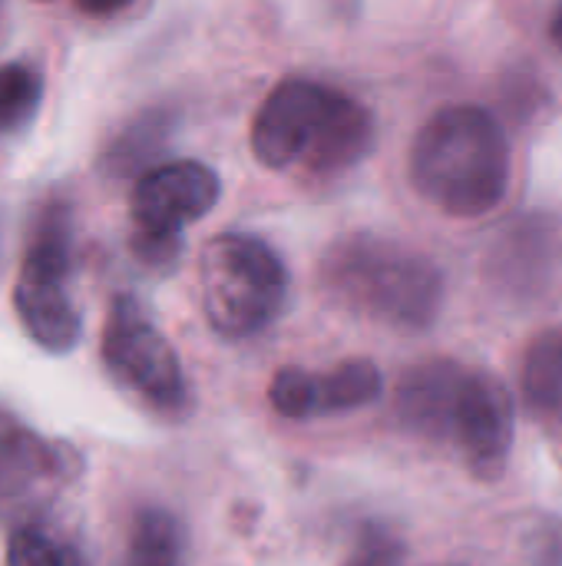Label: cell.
I'll use <instances>...</instances> for the list:
<instances>
[{
    "label": "cell",
    "mask_w": 562,
    "mask_h": 566,
    "mask_svg": "<svg viewBox=\"0 0 562 566\" xmlns=\"http://www.w3.org/2000/svg\"><path fill=\"white\" fill-rule=\"evenodd\" d=\"M318 285L338 308L404 335L434 328L444 308L441 265L374 232H351L331 242L318 262Z\"/></svg>",
    "instance_id": "obj_1"
},
{
    "label": "cell",
    "mask_w": 562,
    "mask_h": 566,
    "mask_svg": "<svg viewBox=\"0 0 562 566\" xmlns=\"http://www.w3.org/2000/svg\"><path fill=\"white\" fill-rule=\"evenodd\" d=\"M374 116L351 93L315 83L282 80L252 119V153L265 169L305 166L311 176L331 179L374 149Z\"/></svg>",
    "instance_id": "obj_2"
},
{
    "label": "cell",
    "mask_w": 562,
    "mask_h": 566,
    "mask_svg": "<svg viewBox=\"0 0 562 566\" xmlns=\"http://www.w3.org/2000/svg\"><path fill=\"white\" fill-rule=\"evenodd\" d=\"M407 176L414 192L444 216L480 219L494 212L510 189L507 133L484 106H444L417 129Z\"/></svg>",
    "instance_id": "obj_3"
},
{
    "label": "cell",
    "mask_w": 562,
    "mask_h": 566,
    "mask_svg": "<svg viewBox=\"0 0 562 566\" xmlns=\"http://www.w3.org/2000/svg\"><path fill=\"white\" fill-rule=\"evenodd\" d=\"M291 275L258 235L222 232L199 252V298L222 338H252L275 325L288 305Z\"/></svg>",
    "instance_id": "obj_4"
},
{
    "label": "cell",
    "mask_w": 562,
    "mask_h": 566,
    "mask_svg": "<svg viewBox=\"0 0 562 566\" xmlns=\"http://www.w3.org/2000/svg\"><path fill=\"white\" fill-rule=\"evenodd\" d=\"M103 361L116 388L149 415L179 421L192 411V391L176 348L132 295H116L106 312Z\"/></svg>",
    "instance_id": "obj_5"
},
{
    "label": "cell",
    "mask_w": 562,
    "mask_h": 566,
    "mask_svg": "<svg viewBox=\"0 0 562 566\" xmlns=\"http://www.w3.org/2000/svg\"><path fill=\"white\" fill-rule=\"evenodd\" d=\"M83 474V458L66 441H46L26 428H0V521L17 527L46 511Z\"/></svg>",
    "instance_id": "obj_6"
},
{
    "label": "cell",
    "mask_w": 562,
    "mask_h": 566,
    "mask_svg": "<svg viewBox=\"0 0 562 566\" xmlns=\"http://www.w3.org/2000/svg\"><path fill=\"white\" fill-rule=\"evenodd\" d=\"M222 199V179L199 159L159 163L132 182L129 219L132 232L182 235L185 226L205 219Z\"/></svg>",
    "instance_id": "obj_7"
},
{
    "label": "cell",
    "mask_w": 562,
    "mask_h": 566,
    "mask_svg": "<svg viewBox=\"0 0 562 566\" xmlns=\"http://www.w3.org/2000/svg\"><path fill=\"white\" fill-rule=\"evenodd\" d=\"M513 431H517V401L510 388L497 375L470 368L447 444L460 451L474 478L500 481L513 451Z\"/></svg>",
    "instance_id": "obj_8"
},
{
    "label": "cell",
    "mask_w": 562,
    "mask_h": 566,
    "mask_svg": "<svg viewBox=\"0 0 562 566\" xmlns=\"http://www.w3.org/2000/svg\"><path fill=\"white\" fill-rule=\"evenodd\" d=\"M384 395V375L368 358L341 361L331 371L311 375L305 368H282L268 385V405L288 421L331 418L374 405Z\"/></svg>",
    "instance_id": "obj_9"
},
{
    "label": "cell",
    "mask_w": 562,
    "mask_h": 566,
    "mask_svg": "<svg viewBox=\"0 0 562 566\" xmlns=\"http://www.w3.org/2000/svg\"><path fill=\"white\" fill-rule=\"evenodd\" d=\"M467 378L470 368L454 358H427L407 368L394 391V415L401 428L424 441L447 444Z\"/></svg>",
    "instance_id": "obj_10"
},
{
    "label": "cell",
    "mask_w": 562,
    "mask_h": 566,
    "mask_svg": "<svg viewBox=\"0 0 562 566\" xmlns=\"http://www.w3.org/2000/svg\"><path fill=\"white\" fill-rule=\"evenodd\" d=\"M13 308L23 332L50 355H66L79 345L83 315L70 298V279L20 269L13 285Z\"/></svg>",
    "instance_id": "obj_11"
},
{
    "label": "cell",
    "mask_w": 562,
    "mask_h": 566,
    "mask_svg": "<svg viewBox=\"0 0 562 566\" xmlns=\"http://www.w3.org/2000/svg\"><path fill=\"white\" fill-rule=\"evenodd\" d=\"M179 129V113L169 106H152L136 113L126 126L113 133V139L99 153V169L109 179H139L152 166H159L166 146Z\"/></svg>",
    "instance_id": "obj_12"
},
{
    "label": "cell",
    "mask_w": 562,
    "mask_h": 566,
    "mask_svg": "<svg viewBox=\"0 0 562 566\" xmlns=\"http://www.w3.org/2000/svg\"><path fill=\"white\" fill-rule=\"evenodd\" d=\"M119 566H189L185 524L169 507H139L126 531Z\"/></svg>",
    "instance_id": "obj_13"
},
{
    "label": "cell",
    "mask_w": 562,
    "mask_h": 566,
    "mask_svg": "<svg viewBox=\"0 0 562 566\" xmlns=\"http://www.w3.org/2000/svg\"><path fill=\"white\" fill-rule=\"evenodd\" d=\"M523 405L540 421H562V325L540 332L520 361Z\"/></svg>",
    "instance_id": "obj_14"
},
{
    "label": "cell",
    "mask_w": 562,
    "mask_h": 566,
    "mask_svg": "<svg viewBox=\"0 0 562 566\" xmlns=\"http://www.w3.org/2000/svg\"><path fill=\"white\" fill-rule=\"evenodd\" d=\"M7 566H93V560L73 537L46 521H33L13 527L7 541Z\"/></svg>",
    "instance_id": "obj_15"
},
{
    "label": "cell",
    "mask_w": 562,
    "mask_h": 566,
    "mask_svg": "<svg viewBox=\"0 0 562 566\" xmlns=\"http://www.w3.org/2000/svg\"><path fill=\"white\" fill-rule=\"evenodd\" d=\"M43 103V73L30 60L0 63V139L23 133Z\"/></svg>",
    "instance_id": "obj_16"
},
{
    "label": "cell",
    "mask_w": 562,
    "mask_h": 566,
    "mask_svg": "<svg viewBox=\"0 0 562 566\" xmlns=\"http://www.w3.org/2000/svg\"><path fill=\"white\" fill-rule=\"evenodd\" d=\"M404 544L381 524H364L344 566H404Z\"/></svg>",
    "instance_id": "obj_17"
},
{
    "label": "cell",
    "mask_w": 562,
    "mask_h": 566,
    "mask_svg": "<svg viewBox=\"0 0 562 566\" xmlns=\"http://www.w3.org/2000/svg\"><path fill=\"white\" fill-rule=\"evenodd\" d=\"M129 249L136 262L156 275H169L179 269L185 255V239L182 235H159V232H129Z\"/></svg>",
    "instance_id": "obj_18"
},
{
    "label": "cell",
    "mask_w": 562,
    "mask_h": 566,
    "mask_svg": "<svg viewBox=\"0 0 562 566\" xmlns=\"http://www.w3.org/2000/svg\"><path fill=\"white\" fill-rule=\"evenodd\" d=\"M530 566H562V521H543L530 544H527Z\"/></svg>",
    "instance_id": "obj_19"
},
{
    "label": "cell",
    "mask_w": 562,
    "mask_h": 566,
    "mask_svg": "<svg viewBox=\"0 0 562 566\" xmlns=\"http://www.w3.org/2000/svg\"><path fill=\"white\" fill-rule=\"evenodd\" d=\"M123 10H129V3H123V0H109V3H79V13H86V17H113V13H123Z\"/></svg>",
    "instance_id": "obj_20"
},
{
    "label": "cell",
    "mask_w": 562,
    "mask_h": 566,
    "mask_svg": "<svg viewBox=\"0 0 562 566\" xmlns=\"http://www.w3.org/2000/svg\"><path fill=\"white\" fill-rule=\"evenodd\" d=\"M550 40H553L556 50H562V7L550 17Z\"/></svg>",
    "instance_id": "obj_21"
}]
</instances>
